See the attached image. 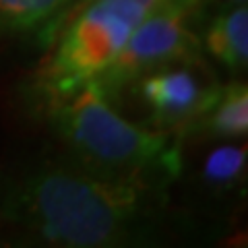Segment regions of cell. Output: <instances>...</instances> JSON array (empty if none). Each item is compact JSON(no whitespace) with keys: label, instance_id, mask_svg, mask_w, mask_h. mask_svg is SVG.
Segmentation results:
<instances>
[{"label":"cell","instance_id":"6da1fadb","mask_svg":"<svg viewBox=\"0 0 248 248\" xmlns=\"http://www.w3.org/2000/svg\"><path fill=\"white\" fill-rule=\"evenodd\" d=\"M166 192L50 159L0 180V219L50 246H139L157 238Z\"/></svg>","mask_w":248,"mask_h":248},{"label":"cell","instance_id":"7a4b0ae2","mask_svg":"<svg viewBox=\"0 0 248 248\" xmlns=\"http://www.w3.org/2000/svg\"><path fill=\"white\" fill-rule=\"evenodd\" d=\"M44 116L66 159L93 174L159 188H170L182 174V139L124 118L95 81Z\"/></svg>","mask_w":248,"mask_h":248},{"label":"cell","instance_id":"3957f363","mask_svg":"<svg viewBox=\"0 0 248 248\" xmlns=\"http://www.w3.org/2000/svg\"><path fill=\"white\" fill-rule=\"evenodd\" d=\"M147 13L149 9L135 0H93L73 9L29 79L33 108L44 114L97 81Z\"/></svg>","mask_w":248,"mask_h":248},{"label":"cell","instance_id":"277c9868","mask_svg":"<svg viewBox=\"0 0 248 248\" xmlns=\"http://www.w3.org/2000/svg\"><path fill=\"white\" fill-rule=\"evenodd\" d=\"M221 81L205 54L182 58L143 73L124 87L114 106L124 99L141 110V124L153 130H164L180 137L215 99Z\"/></svg>","mask_w":248,"mask_h":248},{"label":"cell","instance_id":"5b68a950","mask_svg":"<svg viewBox=\"0 0 248 248\" xmlns=\"http://www.w3.org/2000/svg\"><path fill=\"white\" fill-rule=\"evenodd\" d=\"M188 17L190 15L182 11L155 9L141 19L108 71L95 81L112 104L118 93L143 73L203 54L201 37L188 27Z\"/></svg>","mask_w":248,"mask_h":248},{"label":"cell","instance_id":"8992f818","mask_svg":"<svg viewBox=\"0 0 248 248\" xmlns=\"http://www.w3.org/2000/svg\"><path fill=\"white\" fill-rule=\"evenodd\" d=\"M248 133V87L244 81L234 79L221 83L207 112L192 124L184 137L217 139V141H244Z\"/></svg>","mask_w":248,"mask_h":248},{"label":"cell","instance_id":"52a82bcc","mask_svg":"<svg viewBox=\"0 0 248 248\" xmlns=\"http://www.w3.org/2000/svg\"><path fill=\"white\" fill-rule=\"evenodd\" d=\"M203 54L223 66L228 73L240 77L248 66V6L232 4L221 11L201 37Z\"/></svg>","mask_w":248,"mask_h":248},{"label":"cell","instance_id":"ba28073f","mask_svg":"<svg viewBox=\"0 0 248 248\" xmlns=\"http://www.w3.org/2000/svg\"><path fill=\"white\" fill-rule=\"evenodd\" d=\"M64 11L66 0H0V37L35 35L48 48Z\"/></svg>","mask_w":248,"mask_h":248},{"label":"cell","instance_id":"9c48e42d","mask_svg":"<svg viewBox=\"0 0 248 248\" xmlns=\"http://www.w3.org/2000/svg\"><path fill=\"white\" fill-rule=\"evenodd\" d=\"M246 161H248V149L244 141L242 143L230 141L215 145L203 157V164H201L199 170V180L205 190L226 197L228 192L238 190L244 184Z\"/></svg>","mask_w":248,"mask_h":248},{"label":"cell","instance_id":"30bf717a","mask_svg":"<svg viewBox=\"0 0 248 248\" xmlns=\"http://www.w3.org/2000/svg\"><path fill=\"white\" fill-rule=\"evenodd\" d=\"M85 2H93V0H73V4H71V9H68V13H71L73 9H77V6L85 4ZM135 2H141L149 11H155V9H174V11H182L186 15H190V13H195L199 6L205 2V0H135ZM66 15H64V17H66Z\"/></svg>","mask_w":248,"mask_h":248},{"label":"cell","instance_id":"8fae6325","mask_svg":"<svg viewBox=\"0 0 248 248\" xmlns=\"http://www.w3.org/2000/svg\"><path fill=\"white\" fill-rule=\"evenodd\" d=\"M71 4H73V0H66V11H64V15L68 13V9H71ZM62 19H64V17H62ZM62 23V21H60Z\"/></svg>","mask_w":248,"mask_h":248},{"label":"cell","instance_id":"7c38bea8","mask_svg":"<svg viewBox=\"0 0 248 248\" xmlns=\"http://www.w3.org/2000/svg\"><path fill=\"white\" fill-rule=\"evenodd\" d=\"M232 4H242V2H246V0H230Z\"/></svg>","mask_w":248,"mask_h":248}]
</instances>
